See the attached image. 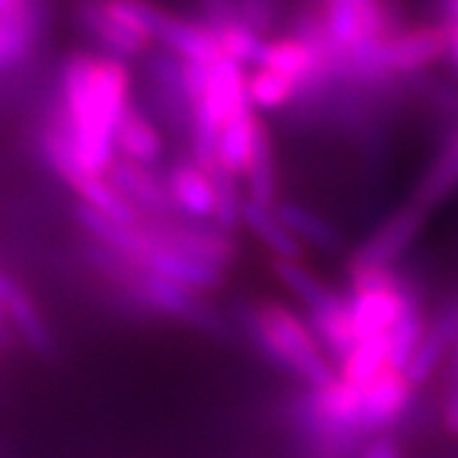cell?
<instances>
[{
  "label": "cell",
  "mask_w": 458,
  "mask_h": 458,
  "mask_svg": "<svg viewBox=\"0 0 458 458\" xmlns=\"http://www.w3.org/2000/svg\"><path fill=\"white\" fill-rule=\"evenodd\" d=\"M216 38H219V49H222V56L234 62V64L245 66V69H255L258 62H260L262 49H265V41L270 36H262L255 29H250L240 21H232L227 26H222L216 31Z\"/></svg>",
  "instance_id": "22"
},
{
  "label": "cell",
  "mask_w": 458,
  "mask_h": 458,
  "mask_svg": "<svg viewBox=\"0 0 458 458\" xmlns=\"http://www.w3.org/2000/svg\"><path fill=\"white\" fill-rule=\"evenodd\" d=\"M278 16V0H237V21L262 36L273 31Z\"/></svg>",
  "instance_id": "26"
},
{
  "label": "cell",
  "mask_w": 458,
  "mask_h": 458,
  "mask_svg": "<svg viewBox=\"0 0 458 458\" xmlns=\"http://www.w3.org/2000/svg\"><path fill=\"white\" fill-rule=\"evenodd\" d=\"M276 212L280 214L285 227L293 232L303 247H316L321 252H339L342 250V237H339L336 227L324 214H318L311 207H306L295 199H278Z\"/></svg>",
  "instance_id": "17"
},
{
  "label": "cell",
  "mask_w": 458,
  "mask_h": 458,
  "mask_svg": "<svg viewBox=\"0 0 458 458\" xmlns=\"http://www.w3.org/2000/svg\"><path fill=\"white\" fill-rule=\"evenodd\" d=\"M448 26V49H445V62L458 69V18L454 21H445Z\"/></svg>",
  "instance_id": "30"
},
{
  "label": "cell",
  "mask_w": 458,
  "mask_h": 458,
  "mask_svg": "<svg viewBox=\"0 0 458 458\" xmlns=\"http://www.w3.org/2000/svg\"><path fill=\"white\" fill-rule=\"evenodd\" d=\"M242 227L273 255V260H301L306 252V247L298 242V237L285 227L276 207H267L245 197Z\"/></svg>",
  "instance_id": "13"
},
{
  "label": "cell",
  "mask_w": 458,
  "mask_h": 458,
  "mask_svg": "<svg viewBox=\"0 0 458 458\" xmlns=\"http://www.w3.org/2000/svg\"><path fill=\"white\" fill-rule=\"evenodd\" d=\"M0 309L5 313V318H11V324L18 328V334L26 339L33 352L49 357L54 352L49 328L44 324L31 295L26 293L16 280L8 278L5 273H0Z\"/></svg>",
  "instance_id": "15"
},
{
  "label": "cell",
  "mask_w": 458,
  "mask_h": 458,
  "mask_svg": "<svg viewBox=\"0 0 458 458\" xmlns=\"http://www.w3.org/2000/svg\"><path fill=\"white\" fill-rule=\"evenodd\" d=\"M428 324L423 321V313H420V303H412L405 309V313L397 318V324L390 328L387 339H390V367L393 369H405L408 367L410 357L415 354L418 344L423 342L426 336Z\"/></svg>",
  "instance_id": "23"
},
{
  "label": "cell",
  "mask_w": 458,
  "mask_h": 458,
  "mask_svg": "<svg viewBox=\"0 0 458 458\" xmlns=\"http://www.w3.org/2000/svg\"><path fill=\"white\" fill-rule=\"evenodd\" d=\"M245 89L250 105L260 114L278 113L301 95L298 84L280 77L276 72H270V69H262V66H255V69L247 72Z\"/></svg>",
  "instance_id": "21"
},
{
  "label": "cell",
  "mask_w": 458,
  "mask_h": 458,
  "mask_svg": "<svg viewBox=\"0 0 458 458\" xmlns=\"http://www.w3.org/2000/svg\"><path fill=\"white\" fill-rule=\"evenodd\" d=\"M33 47V23L29 13L0 16V72L16 66Z\"/></svg>",
  "instance_id": "25"
},
{
  "label": "cell",
  "mask_w": 458,
  "mask_h": 458,
  "mask_svg": "<svg viewBox=\"0 0 458 458\" xmlns=\"http://www.w3.org/2000/svg\"><path fill=\"white\" fill-rule=\"evenodd\" d=\"M448 349H454V346H451V342H448L443 334H438L436 328L428 324L423 342L418 344L415 354L410 357L408 367L403 369L405 379H408L412 387H420V385H426L428 379L436 375V369H438V364L443 361V357L448 354Z\"/></svg>",
  "instance_id": "24"
},
{
  "label": "cell",
  "mask_w": 458,
  "mask_h": 458,
  "mask_svg": "<svg viewBox=\"0 0 458 458\" xmlns=\"http://www.w3.org/2000/svg\"><path fill=\"white\" fill-rule=\"evenodd\" d=\"M306 321L313 328L318 344L324 346V352L336 361L346 360V354L360 342L354 331V321H352L349 295L336 293L324 306L306 311Z\"/></svg>",
  "instance_id": "12"
},
{
  "label": "cell",
  "mask_w": 458,
  "mask_h": 458,
  "mask_svg": "<svg viewBox=\"0 0 458 458\" xmlns=\"http://www.w3.org/2000/svg\"><path fill=\"white\" fill-rule=\"evenodd\" d=\"M242 189H245V197L252 201H260L267 207L278 204V158H276L273 132H270V125L265 123V117L255 132L252 153H250V161L242 174Z\"/></svg>",
  "instance_id": "14"
},
{
  "label": "cell",
  "mask_w": 458,
  "mask_h": 458,
  "mask_svg": "<svg viewBox=\"0 0 458 458\" xmlns=\"http://www.w3.org/2000/svg\"><path fill=\"white\" fill-rule=\"evenodd\" d=\"M18 13H29L26 0H0V16H18Z\"/></svg>",
  "instance_id": "31"
},
{
  "label": "cell",
  "mask_w": 458,
  "mask_h": 458,
  "mask_svg": "<svg viewBox=\"0 0 458 458\" xmlns=\"http://www.w3.org/2000/svg\"><path fill=\"white\" fill-rule=\"evenodd\" d=\"M77 18L82 29L99 44L102 54L120 56V59H135L148 56L153 51V41L138 33L131 26L120 23L117 18L102 5V0H77Z\"/></svg>",
  "instance_id": "8"
},
{
  "label": "cell",
  "mask_w": 458,
  "mask_h": 458,
  "mask_svg": "<svg viewBox=\"0 0 458 458\" xmlns=\"http://www.w3.org/2000/svg\"><path fill=\"white\" fill-rule=\"evenodd\" d=\"M270 267L280 285L293 295L306 311L324 306L336 295V291H331L327 283L318 276H313V270H309L301 260H273Z\"/></svg>",
  "instance_id": "20"
},
{
  "label": "cell",
  "mask_w": 458,
  "mask_h": 458,
  "mask_svg": "<svg viewBox=\"0 0 458 458\" xmlns=\"http://www.w3.org/2000/svg\"><path fill=\"white\" fill-rule=\"evenodd\" d=\"M428 212L415 201H408L397 212L390 214L379 227L361 242L354 252L349 267H394L408 252L418 234L426 227Z\"/></svg>",
  "instance_id": "5"
},
{
  "label": "cell",
  "mask_w": 458,
  "mask_h": 458,
  "mask_svg": "<svg viewBox=\"0 0 458 458\" xmlns=\"http://www.w3.org/2000/svg\"><path fill=\"white\" fill-rule=\"evenodd\" d=\"M197 18L219 31L222 26L237 21V0H197Z\"/></svg>",
  "instance_id": "27"
},
{
  "label": "cell",
  "mask_w": 458,
  "mask_h": 458,
  "mask_svg": "<svg viewBox=\"0 0 458 458\" xmlns=\"http://www.w3.org/2000/svg\"><path fill=\"white\" fill-rule=\"evenodd\" d=\"M385 369H390V339L387 334L367 336L354 344V349L339 361V377L354 387H367Z\"/></svg>",
  "instance_id": "19"
},
{
  "label": "cell",
  "mask_w": 458,
  "mask_h": 458,
  "mask_svg": "<svg viewBox=\"0 0 458 458\" xmlns=\"http://www.w3.org/2000/svg\"><path fill=\"white\" fill-rule=\"evenodd\" d=\"M3 318H5V313H3V309H0V321H3Z\"/></svg>",
  "instance_id": "34"
},
{
  "label": "cell",
  "mask_w": 458,
  "mask_h": 458,
  "mask_svg": "<svg viewBox=\"0 0 458 458\" xmlns=\"http://www.w3.org/2000/svg\"><path fill=\"white\" fill-rule=\"evenodd\" d=\"M458 191V131L448 138V143L441 148V153L433 158V164L428 165L426 176L420 179L415 194L410 201H415L418 207H423L428 214L436 207H441L443 201L454 197Z\"/></svg>",
  "instance_id": "18"
},
{
  "label": "cell",
  "mask_w": 458,
  "mask_h": 458,
  "mask_svg": "<svg viewBox=\"0 0 458 458\" xmlns=\"http://www.w3.org/2000/svg\"><path fill=\"white\" fill-rule=\"evenodd\" d=\"M445 49H448V26L443 18L426 23H403L379 47L377 69L385 82L415 77L443 62Z\"/></svg>",
  "instance_id": "3"
},
{
  "label": "cell",
  "mask_w": 458,
  "mask_h": 458,
  "mask_svg": "<svg viewBox=\"0 0 458 458\" xmlns=\"http://www.w3.org/2000/svg\"><path fill=\"white\" fill-rule=\"evenodd\" d=\"M125 288L131 291L132 298L140 306H146L150 311L179 318L183 324L201 328L212 336H225L229 331L227 321L219 316V311L204 295L186 288V285H179L174 280L153 276V273L140 267Z\"/></svg>",
  "instance_id": "4"
},
{
  "label": "cell",
  "mask_w": 458,
  "mask_h": 458,
  "mask_svg": "<svg viewBox=\"0 0 458 458\" xmlns=\"http://www.w3.org/2000/svg\"><path fill=\"white\" fill-rule=\"evenodd\" d=\"M117 158H128L132 164L156 165L164 158V135L153 117L132 105L123 113L114 131Z\"/></svg>",
  "instance_id": "11"
},
{
  "label": "cell",
  "mask_w": 458,
  "mask_h": 458,
  "mask_svg": "<svg viewBox=\"0 0 458 458\" xmlns=\"http://www.w3.org/2000/svg\"><path fill=\"white\" fill-rule=\"evenodd\" d=\"M360 458H400V445L390 436H377L364 445Z\"/></svg>",
  "instance_id": "29"
},
{
  "label": "cell",
  "mask_w": 458,
  "mask_h": 458,
  "mask_svg": "<svg viewBox=\"0 0 458 458\" xmlns=\"http://www.w3.org/2000/svg\"><path fill=\"white\" fill-rule=\"evenodd\" d=\"M412 385L400 369H385L372 385L361 387V430L379 433L403 418L412 400Z\"/></svg>",
  "instance_id": "9"
},
{
  "label": "cell",
  "mask_w": 458,
  "mask_h": 458,
  "mask_svg": "<svg viewBox=\"0 0 458 458\" xmlns=\"http://www.w3.org/2000/svg\"><path fill=\"white\" fill-rule=\"evenodd\" d=\"M62 99L54 113L64 123L87 171L107 174L117 158L114 131L132 102L131 66L120 56L74 51L59 74Z\"/></svg>",
  "instance_id": "1"
},
{
  "label": "cell",
  "mask_w": 458,
  "mask_h": 458,
  "mask_svg": "<svg viewBox=\"0 0 458 458\" xmlns=\"http://www.w3.org/2000/svg\"><path fill=\"white\" fill-rule=\"evenodd\" d=\"M443 426L451 436H458V367L451 369V379L443 400Z\"/></svg>",
  "instance_id": "28"
},
{
  "label": "cell",
  "mask_w": 458,
  "mask_h": 458,
  "mask_svg": "<svg viewBox=\"0 0 458 458\" xmlns=\"http://www.w3.org/2000/svg\"><path fill=\"white\" fill-rule=\"evenodd\" d=\"M262 114L252 107L245 105L237 113H232L225 120L222 131H219V143H216V164L225 168L227 174L237 176L242 181L245 165L252 153V143H255V132L260 125Z\"/></svg>",
  "instance_id": "16"
},
{
  "label": "cell",
  "mask_w": 458,
  "mask_h": 458,
  "mask_svg": "<svg viewBox=\"0 0 458 458\" xmlns=\"http://www.w3.org/2000/svg\"><path fill=\"white\" fill-rule=\"evenodd\" d=\"M454 367H458V342L454 344Z\"/></svg>",
  "instance_id": "33"
},
{
  "label": "cell",
  "mask_w": 458,
  "mask_h": 458,
  "mask_svg": "<svg viewBox=\"0 0 458 458\" xmlns=\"http://www.w3.org/2000/svg\"><path fill=\"white\" fill-rule=\"evenodd\" d=\"M107 176L120 189V194L128 199L132 207H138V212L148 219L179 216L171 191H168V183L153 171V165L132 164L128 158H114Z\"/></svg>",
  "instance_id": "7"
},
{
  "label": "cell",
  "mask_w": 458,
  "mask_h": 458,
  "mask_svg": "<svg viewBox=\"0 0 458 458\" xmlns=\"http://www.w3.org/2000/svg\"><path fill=\"white\" fill-rule=\"evenodd\" d=\"M165 183H168V191H171L179 216L194 219V222H212L214 183L209 171H204L194 158L179 161L171 165Z\"/></svg>",
  "instance_id": "10"
},
{
  "label": "cell",
  "mask_w": 458,
  "mask_h": 458,
  "mask_svg": "<svg viewBox=\"0 0 458 458\" xmlns=\"http://www.w3.org/2000/svg\"><path fill=\"white\" fill-rule=\"evenodd\" d=\"M143 229H146V250L138 258V265L143 270L153 273V276H161L165 280H174V283L186 285V288L199 291V293L216 291L225 283V267H216V265L201 262L197 258H189L183 252L165 247L164 242H158L150 234L146 222H143Z\"/></svg>",
  "instance_id": "6"
},
{
  "label": "cell",
  "mask_w": 458,
  "mask_h": 458,
  "mask_svg": "<svg viewBox=\"0 0 458 458\" xmlns=\"http://www.w3.org/2000/svg\"><path fill=\"white\" fill-rule=\"evenodd\" d=\"M458 18V0H443V21Z\"/></svg>",
  "instance_id": "32"
},
{
  "label": "cell",
  "mask_w": 458,
  "mask_h": 458,
  "mask_svg": "<svg viewBox=\"0 0 458 458\" xmlns=\"http://www.w3.org/2000/svg\"><path fill=\"white\" fill-rule=\"evenodd\" d=\"M237 318L260 346L265 357L278 364L283 372L301 379L306 387H327L336 379V369L318 344L306 318L295 316L288 306L276 301H258L240 306Z\"/></svg>",
  "instance_id": "2"
}]
</instances>
